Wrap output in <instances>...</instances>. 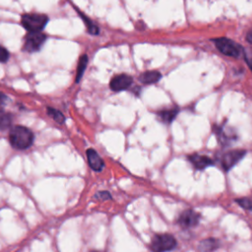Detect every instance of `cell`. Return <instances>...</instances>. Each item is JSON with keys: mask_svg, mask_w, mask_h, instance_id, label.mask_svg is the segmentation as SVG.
<instances>
[{"mask_svg": "<svg viewBox=\"0 0 252 252\" xmlns=\"http://www.w3.org/2000/svg\"><path fill=\"white\" fill-rule=\"evenodd\" d=\"M9 57H10V54H9L8 50H7L5 47H3V46L0 45V62H1V63L7 62L8 59H9Z\"/></svg>", "mask_w": 252, "mask_h": 252, "instance_id": "22", "label": "cell"}, {"mask_svg": "<svg viewBox=\"0 0 252 252\" xmlns=\"http://www.w3.org/2000/svg\"><path fill=\"white\" fill-rule=\"evenodd\" d=\"M34 140V135L31 129L22 126H14L9 133V142L11 146L16 150H27L29 149Z\"/></svg>", "mask_w": 252, "mask_h": 252, "instance_id": "1", "label": "cell"}, {"mask_svg": "<svg viewBox=\"0 0 252 252\" xmlns=\"http://www.w3.org/2000/svg\"><path fill=\"white\" fill-rule=\"evenodd\" d=\"M9 101H10L9 96L6 94L0 92V110H4V108L8 105Z\"/></svg>", "mask_w": 252, "mask_h": 252, "instance_id": "21", "label": "cell"}, {"mask_svg": "<svg viewBox=\"0 0 252 252\" xmlns=\"http://www.w3.org/2000/svg\"><path fill=\"white\" fill-rule=\"evenodd\" d=\"M46 111H47V114H48L56 123H58V124H63V123L65 122V116H64V114H63L61 111H59V110H57V109H55V108H53V107H50V106H47Z\"/></svg>", "mask_w": 252, "mask_h": 252, "instance_id": "15", "label": "cell"}, {"mask_svg": "<svg viewBox=\"0 0 252 252\" xmlns=\"http://www.w3.org/2000/svg\"><path fill=\"white\" fill-rule=\"evenodd\" d=\"M220 243L218 240L214 239V238H208V239H205V240H202L199 244V247L198 249L200 251H212V250H215L219 247Z\"/></svg>", "mask_w": 252, "mask_h": 252, "instance_id": "14", "label": "cell"}, {"mask_svg": "<svg viewBox=\"0 0 252 252\" xmlns=\"http://www.w3.org/2000/svg\"><path fill=\"white\" fill-rule=\"evenodd\" d=\"M48 22L44 14H24L22 16V25L28 32H41Z\"/></svg>", "mask_w": 252, "mask_h": 252, "instance_id": "2", "label": "cell"}, {"mask_svg": "<svg viewBox=\"0 0 252 252\" xmlns=\"http://www.w3.org/2000/svg\"><path fill=\"white\" fill-rule=\"evenodd\" d=\"M95 197L100 200H108L111 199V195L108 191H99L95 194Z\"/></svg>", "mask_w": 252, "mask_h": 252, "instance_id": "23", "label": "cell"}, {"mask_svg": "<svg viewBox=\"0 0 252 252\" xmlns=\"http://www.w3.org/2000/svg\"><path fill=\"white\" fill-rule=\"evenodd\" d=\"M12 115L4 110H0V130L8 129L12 124Z\"/></svg>", "mask_w": 252, "mask_h": 252, "instance_id": "17", "label": "cell"}, {"mask_svg": "<svg viewBox=\"0 0 252 252\" xmlns=\"http://www.w3.org/2000/svg\"><path fill=\"white\" fill-rule=\"evenodd\" d=\"M236 202L243 209L252 210V199H250V198H241V199H237Z\"/></svg>", "mask_w": 252, "mask_h": 252, "instance_id": "19", "label": "cell"}, {"mask_svg": "<svg viewBox=\"0 0 252 252\" xmlns=\"http://www.w3.org/2000/svg\"><path fill=\"white\" fill-rule=\"evenodd\" d=\"M176 246V239L168 233L156 234L151 242V248L154 251H168Z\"/></svg>", "mask_w": 252, "mask_h": 252, "instance_id": "4", "label": "cell"}, {"mask_svg": "<svg viewBox=\"0 0 252 252\" xmlns=\"http://www.w3.org/2000/svg\"><path fill=\"white\" fill-rule=\"evenodd\" d=\"M88 61H89V58L86 54L82 55L79 59V62H78V66H77V71H76V77H75V81L76 83H79L80 80L82 79L84 73H85V70L87 68V65H88Z\"/></svg>", "mask_w": 252, "mask_h": 252, "instance_id": "13", "label": "cell"}, {"mask_svg": "<svg viewBox=\"0 0 252 252\" xmlns=\"http://www.w3.org/2000/svg\"><path fill=\"white\" fill-rule=\"evenodd\" d=\"M216 133H217V136L219 138L220 143H221L223 145H228L229 142L234 139V135L233 134H230L229 132L227 133L226 131L222 130L220 127L218 130H216Z\"/></svg>", "mask_w": 252, "mask_h": 252, "instance_id": "16", "label": "cell"}, {"mask_svg": "<svg viewBox=\"0 0 252 252\" xmlns=\"http://www.w3.org/2000/svg\"><path fill=\"white\" fill-rule=\"evenodd\" d=\"M243 56H244V59L247 63V65L252 70V48L243 49Z\"/></svg>", "mask_w": 252, "mask_h": 252, "instance_id": "20", "label": "cell"}, {"mask_svg": "<svg viewBox=\"0 0 252 252\" xmlns=\"http://www.w3.org/2000/svg\"><path fill=\"white\" fill-rule=\"evenodd\" d=\"M46 35L41 32H29L26 35L24 50L28 52L38 51L45 42Z\"/></svg>", "mask_w": 252, "mask_h": 252, "instance_id": "5", "label": "cell"}, {"mask_svg": "<svg viewBox=\"0 0 252 252\" xmlns=\"http://www.w3.org/2000/svg\"><path fill=\"white\" fill-rule=\"evenodd\" d=\"M214 42L217 48L224 55L231 57H239L241 53H243V48L241 47V45H239L238 43L229 38L220 37L214 39Z\"/></svg>", "mask_w": 252, "mask_h": 252, "instance_id": "3", "label": "cell"}, {"mask_svg": "<svg viewBox=\"0 0 252 252\" xmlns=\"http://www.w3.org/2000/svg\"><path fill=\"white\" fill-rule=\"evenodd\" d=\"M178 113V108L172 107V108H166V109H161L158 112V118L163 122V123H170L174 120L175 116Z\"/></svg>", "mask_w": 252, "mask_h": 252, "instance_id": "12", "label": "cell"}, {"mask_svg": "<svg viewBox=\"0 0 252 252\" xmlns=\"http://www.w3.org/2000/svg\"><path fill=\"white\" fill-rule=\"evenodd\" d=\"M246 152L244 150H232L224 153L221 156L220 163L224 170H229L231 167H233L239 160L242 159V158L245 156Z\"/></svg>", "mask_w": 252, "mask_h": 252, "instance_id": "6", "label": "cell"}, {"mask_svg": "<svg viewBox=\"0 0 252 252\" xmlns=\"http://www.w3.org/2000/svg\"><path fill=\"white\" fill-rule=\"evenodd\" d=\"M87 159L89 166L96 172L101 171L104 168V161L100 156L92 148L87 150Z\"/></svg>", "mask_w": 252, "mask_h": 252, "instance_id": "9", "label": "cell"}, {"mask_svg": "<svg viewBox=\"0 0 252 252\" xmlns=\"http://www.w3.org/2000/svg\"><path fill=\"white\" fill-rule=\"evenodd\" d=\"M246 39H247L248 42L252 43V30L248 32V33H247V35H246Z\"/></svg>", "mask_w": 252, "mask_h": 252, "instance_id": "24", "label": "cell"}, {"mask_svg": "<svg viewBox=\"0 0 252 252\" xmlns=\"http://www.w3.org/2000/svg\"><path fill=\"white\" fill-rule=\"evenodd\" d=\"M161 78V74L158 71H146L139 77V81L144 85H151L158 82Z\"/></svg>", "mask_w": 252, "mask_h": 252, "instance_id": "11", "label": "cell"}, {"mask_svg": "<svg viewBox=\"0 0 252 252\" xmlns=\"http://www.w3.org/2000/svg\"><path fill=\"white\" fill-rule=\"evenodd\" d=\"M81 17H82V19L84 20V22H85V24H86V27H87V29H88V32H89L90 33L94 34V35H96V34L99 33V29H98V27H97L91 19L87 18L85 15H82V14H81Z\"/></svg>", "mask_w": 252, "mask_h": 252, "instance_id": "18", "label": "cell"}, {"mask_svg": "<svg viewBox=\"0 0 252 252\" xmlns=\"http://www.w3.org/2000/svg\"><path fill=\"white\" fill-rule=\"evenodd\" d=\"M133 83L132 76L128 74H118L111 78L109 88L113 92H121L128 90Z\"/></svg>", "mask_w": 252, "mask_h": 252, "instance_id": "7", "label": "cell"}, {"mask_svg": "<svg viewBox=\"0 0 252 252\" xmlns=\"http://www.w3.org/2000/svg\"><path fill=\"white\" fill-rule=\"evenodd\" d=\"M199 220H200L199 214H197L192 210H186L183 213H181L177 221L181 227L190 228V227L196 226L199 222Z\"/></svg>", "mask_w": 252, "mask_h": 252, "instance_id": "8", "label": "cell"}, {"mask_svg": "<svg viewBox=\"0 0 252 252\" xmlns=\"http://www.w3.org/2000/svg\"><path fill=\"white\" fill-rule=\"evenodd\" d=\"M188 159L193 163V165L197 169H204L213 164V160L209 157H206V156L192 155V156L188 157Z\"/></svg>", "mask_w": 252, "mask_h": 252, "instance_id": "10", "label": "cell"}]
</instances>
